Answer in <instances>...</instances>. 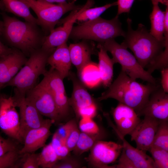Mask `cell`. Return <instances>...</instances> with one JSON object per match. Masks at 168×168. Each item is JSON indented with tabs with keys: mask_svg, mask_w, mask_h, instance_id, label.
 Segmentation results:
<instances>
[{
	"mask_svg": "<svg viewBox=\"0 0 168 168\" xmlns=\"http://www.w3.org/2000/svg\"><path fill=\"white\" fill-rule=\"evenodd\" d=\"M1 14L2 23L0 28V39L4 44L19 49L27 57L41 48L46 35L40 26L22 21L5 12Z\"/></svg>",
	"mask_w": 168,
	"mask_h": 168,
	"instance_id": "obj_1",
	"label": "cell"
},
{
	"mask_svg": "<svg viewBox=\"0 0 168 168\" xmlns=\"http://www.w3.org/2000/svg\"><path fill=\"white\" fill-rule=\"evenodd\" d=\"M160 85L157 83H140L121 70L117 78L97 100L114 99L132 108L138 114L148 101L151 93Z\"/></svg>",
	"mask_w": 168,
	"mask_h": 168,
	"instance_id": "obj_2",
	"label": "cell"
},
{
	"mask_svg": "<svg viewBox=\"0 0 168 168\" xmlns=\"http://www.w3.org/2000/svg\"><path fill=\"white\" fill-rule=\"evenodd\" d=\"M127 23V31L121 44L130 49L142 67L146 68L163 51L168 42V29L164 30V40L160 41L154 38L143 24H139L137 29L134 30L132 20L128 18Z\"/></svg>",
	"mask_w": 168,
	"mask_h": 168,
	"instance_id": "obj_3",
	"label": "cell"
},
{
	"mask_svg": "<svg viewBox=\"0 0 168 168\" xmlns=\"http://www.w3.org/2000/svg\"><path fill=\"white\" fill-rule=\"evenodd\" d=\"M39 49L33 52L24 66L5 86H11L20 93H26L36 85L39 77L47 72L48 58L55 49Z\"/></svg>",
	"mask_w": 168,
	"mask_h": 168,
	"instance_id": "obj_4",
	"label": "cell"
},
{
	"mask_svg": "<svg viewBox=\"0 0 168 168\" xmlns=\"http://www.w3.org/2000/svg\"><path fill=\"white\" fill-rule=\"evenodd\" d=\"M125 34L118 17L116 16L112 19L107 20L100 16L73 26L69 37L74 40H88L103 43L118 36L124 37Z\"/></svg>",
	"mask_w": 168,
	"mask_h": 168,
	"instance_id": "obj_5",
	"label": "cell"
},
{
	"mask_svg": "<svg viewBox=\"0 0 168 168\" xmlns=\"http://www.w3.org/2000/svg\"><path fill=\"white\" fill-rule=\"evenodd\" d=\"M35 12L41 27L45 35H48L58 24L61 17L70 11L78 10L83 5H77L76 0L57 4L42 2L37 0H21Z\"/></svg>",
	"mask_w": 168,
	"mask_h": 168,
	"instance_id": "obj_6",
	"label": "cell"
},
{
	"mask_svg": "<svg viewBox=\"0 0 168 168\" xmlns=\"http://www.w3.org/2000/svg\"><path fill=\"white\" fill-rule=\"evenodd\" d=\"M99 43L107 51L110 52L115 63H119L121 70L132 79L136 80L139 78L148 83H157L156 79L142 67L134 56L127 48L117 42L114 39Z\"/></svg>",
	"mask_w": 168,
	"mask_h": 168,
	"instance_id": "obj_7",
	"label": "cell"
},
{
	"mask_svg": "<svg viewBox=\"0 0 168 168\" xmlns=\"http://www.w3.org/2000/svg\"><path fill=\"white\" fill-rule=\"evenodd\" d=\"M25 98L43 116L55 123L61 120L51 92L41 81L26 93Z\"/></svg>",
	"mask_w": 168,
	"mask_h": 168,
	"instance_id": "obj_8",
	"label": "cell"
},
{
	"mask_svg": "<svg viewBox=\"0 0 168 168\" xmlns=\"http://www.w3.org/2000/svg\"><path fill=\"white\" fill-rule=\"evenodd\" d=\"M15 104L19 108V135L23 144L24 138L30 130L39 128L46 121L37 109L25 98V95L14 91Z\"/></svg>",
	"mask_w": 168,
	"mask_h": 168,
	"instance_id": "obj_9",
	"label": "cell"
},
{
	"mask_svg": "<svg viewBox=\"0 0 168 168\" xmlns=\"http://www.w3.org/2000/svg\"><path fill=\"white\" fill-rule=\"evenodd\" d=\"M122 149V145L120 144L99 140L90 150L86 161L89 166L91 167L115 168V165H108L116 161Z\"/></svg>",
	"mask_w": 168,
	"mask_h": 168,
	"instance_id": "obj_10",
	"label": "cell"
},
{
	"mask_svg": "<svg viewBox=\"0 0 168 168\" xmlns=\"http://www.w3.org/2000/svg\"><path fill=\"white\" fill-rule=\"evenodd\" d=\"M41 82L49 89L53 96L61 120L69 114L70 106L63 82V79L54 69L50 68L44 75Z\"/></svg>",
	"mask_w": 168,
	"mask_h": 168,
	"instance_id": "obj_11",
	"label": "cell"
},
{
	"mask_svg": "<svg viewBox=\"0 0 168 168\" xmlns=\"http://www.w3.org/2000/svg\"><path fill=\"white\" fill-rule=\"evenodd\" d=\"M12 96L5 97L0 102V128L12 139L22 143L19 135V114Z\"/></svg>",
	"mask_w": 168,
	"mask_h": 168,
	"instance_id": "obj_12",
	"label": "cell"
},
{
	"mask_svg": "<svg viewBox=\"0 0 168 168\" xmlns=\"http://www.w3.org/2000/svg\"><path fill=\"white\" fill-rule=\"evenodd\" d=\"M90 7V4L86 2L80 10L72 11L67 19L59 21L58 24L63 23V26L54 28L46 36L41 47L46 49H54L67 42L77 17L83 11Z\"/></svg>",
	"mask_w": 168,
	"mask_h": 168,
	"instance_id": "obj_13",
	"label": "cell"
},
{
	"mask_svg": "<svg viewBox=\"0 0 168 168\" xmlns=\"http://www.w3.org/2000/svg\"><path fill=\"white\" fill-rule=\"evenodd\" d=\"M28 58L22 52L15 48L0 57V91L16 74Z\"/></svg>",
	"mask_w": 168,
	"mask_h": 168,
	"instance_id": "obj_14",
	"label": "cell"
},
{
	"mask_svg": "<svg viewBox=\"0 0 168 168\" xmlns=\"http://www.w3.org/2000/svg\"><path fill=\"white\" fill-rule=\"evenodd\" d=\"M160 120L145 116L130 134L131 140L135 141L136 148L146 152L152 146Z\"/></svg>",
	"mask_w": 168,
	"mask_h": 168,
	"instance_id": "obj_15",
	"label": "cell"
},
{
	"mask_svg": "<svg viewBox=\"0 0 168 168\" xmlns=\"http://www.w3.org/2000/svg\"><path fill=\"white\" fill-rule=\"evenodd\" d=\"M138 115L146 116L159 120H168V94L161 85L151 94L148 100Z\"/></svg>",
	"mask_w": 168,
	"mask_h": 168,
	"instance_id": "obj_16",
	"label": "cell"
},
{
	"mask_svg": "<svg viewBox=\"0 0 168 168\" xmlns=\"http://www.w3.org/2000/svg\"><path fill=\"white\" fill-rule=\"evenodd\" d=\"M112 114L117 129L124 137L130 135L141 120L133 109L120 102L114 109Z\"/></svg>",
	"mask_w": 168,
	"mask_h": 168,
	"instance_id": "obj_17",
	"label": "cell"
},
{
	"mask_svg": "<svg viewBox=\"0 0 168 168\" xmlns=\"http://www.w3.org/2000/svg\"><path fill=\"white\" fill-rule=\"evenodd\" d=\"M54 122L49 119L41 126L32 129L26 135L23 141V147L19 150L22 154L26 152H35L39 149L43 147L51 134L50 128Z\"/></svg>",
	"mask_w": 168,
	"mask_h": 168,
	"instance_id": "obj_18",
	"label": "cell"
},
{
	"mask_svg": "<svg viewBox=\"0 0 168 168\" xmlns=\"http://www.w3.org/2000/svg\"><path fill=\"white\" fill-rule=\"evenodd\" d=\"M68 77H69L73 84L72 96L69 98V104L77 119L80 111L96 104L83 84L76 77L74 73L70 72Z\"/></svg>",
	"mask_w": 168,
	"mask_h": 168,
	"instance_id": "obj_19",
	"label": "cell"
},
{
	"mask_svg": "<svg viewBox=\"0 0 168 168\" xmlns=\"http://www.w3.org/2000/svg\"><path fill=\"white\" fill-rule=\"evenodd\" d=\"M110 126L115 131L117 135L122 141L123 149L125 154L133 161L136 168H155L154 161L146 152L135 148L131 146L117 129L112 122L108 114L105 116Z\"/></svg>",
	"mask_w": 168,
	"mask_h": 168,
	"instance_id": "obj_20",
	"label": "cell"
},
{
	"mask_svg": "<svg viewBox=\"0 0 168 168\" xmlns=\"http://www.w3.org/2000/svg\"><path fill=\"white\" fill-rule=\"evenodd\" d=\"M72 63L77 69L78 74L88 64L91 63V56L95 53V45L86 40L68 46Z\"/></svg>",
	"mask_w": 168,
	"mask_h": 168,
	"instance_id": "obj_21",
	"label": "cell"
},
{
	"mask_svg": "<svg viewBox=\"0 0 168 168\" xmlns=\"http://www.w3.org/2000/svg\"><path fill=\"white\" fill-rule=\"evenodd\" d=\"M47 64L55 70L63 79L68 77L72 63L67 42L56 48L49 57Z\"/></svg>",
	"mask_w": 168,
	"mask_h": 168,
	"instance_id": "obj_22",
	"label": "cell"
},
{
	"mask_svg": "<svg viewBox=\"0 0 168 168\" xmlns=\"http://www.w3.org/2000/svg\"><path fill=\"white\" fill-rule=\"evenodd\" d=\"M97 47L99 50L98 52L99 62L97 66L101 82L105 87H108L112 83L115 63L100 43H98Z\"/></svg>",
	"mask_w": 168,
	"mask_h": 168,
	"instance_id": "obj_23",
	"label": "cell"
},
{
	"mask_svg": "<svg viewBox=\"0 0 168 168\" xmlns=\"http://www.w3.org/2000/svg\"><path fill=\"white\" fill-rule=\"evenodd\" d=\"M0 9L2 12L12 13L23 18L25 21L36 24L39 26L38 19L31 14L30 8L21 0H1Z\"/></svg>",
	"mask_w": 168,
	"mask_h": 168,
	"instance_id": "obj_24",
	"label": "cell"
},
{
	"mask_svg": "<svg viewBox=\"0 0 168 168\" xmlns=\"http://www.w3.org/2000/svg\"><path fill=\"white\" fill-rule=\"evenodd\" d=\"M153 6L149 17L151 23L150 33L157 40H165L164 32L165 27V12L161 10L158 2H152Z\"/></svg>",
	"mask_w": 168,
	"mask_h": 168,
	"instance_id": "obj_25",
	"label": "cell"
},
{
	"mask_svg": "<svg viewBox=\"0 0 168 168\" xmlns=\"http://www.w3.org/2000/svg\"><path fill=\"white\" fill-rule=\"evenodd\" d=\"M103 133L90 134L81 132L76 145L72 151L76 156H79L90 150L95 143L103 137Z\"/></svg>",
	"mask_w": 168,
	"mask_h": 168,
	"instance_id": "obj_26",
	"label": "cell"
},
{
	"mask_svg": "<svg viewBox=\"0 0 168 168\" xmlns=\"http://www.w3.org/2000/svg\"><path fill=\"white\" fill-rule=\"evenodd\" d=\"M59 161L58 156L51 143L43 147L41 152L39 153L40 167L43 168H53Z\"/></svg>",
	"mask_w": 168,
	"mask_h": 168,
	"instance_id": "obj_27",
	"label": "cell"
},
{
	"mask_svg": "<svg viewBox=\"0 0 168 168\" xmlns=\"http://www.w3.org/2000/svg\"><path fill=\"white\" fill-rule=\"evenodd\" d=\"M152 146L168 151V120H160Z\"/></svg>",
	"mask_w": 168,
	"mask_h": 168,
	"instance_id": "obj_28",
	"label": "cell"
},
{
	"mask_svg": "<svg viewBox=\"0 0 168 168\" xmlns=\"http://www.w3.org/2000/svg\"><path fill=\"white\" fill-rule=\"evenodd\" d=\"M116 5H117V3L116 2H115L102 6L87 8L79 15L77 20L80 21H86L93 20L100 17L102 13L109 8Z\"/></svg>",
	"mask_w": 168,
	"mask_h": 168,
	"instance_id": "obj_29",
	"label": "cell"
},
{
	"mask_svg": "<svg viewBox=\"0 0 168 168\" xmlns=\"http://www.w3.org/2000/svg\"><path fill=\"white\" fill-rule=\"evenodd\" d=\"M149 151L153 157L155 168H168V151L154 146Z\"/></svg>",
	"mask_w": 168,
	"mask_h": 168,
	"instance_id": "obj_30",
	"label": "cell"
},
{
	"mask_svg": "<svg viewBox=\"0 0 168 168\" xmlns=\"http://www.w3.org/2000/svg\"><path fill=\"white\" fill-rule=\"evenodd\" d=\"M19 150L10 151L0 156V168H17L21 156Z\"/></svg>",
	"mask_w": 168,
	"mask_h": 168,
	"instance_id": "obj_31",
	"label": "cell"
},
{
	"mask_svg": "<svg viewBox=\"0 0 168 168\" xmlns=\"http://www.w3.org/2000/svg\"><path fill=\"white\" fill-rule=\"evenodd\" d=\"M21 155L17 163V168H38L40 167L39 154L26 152Z\"/></svg>",
	"mask_w": 168,
	"mask_h": 168,
	"instance_id": "obj_32",
	"label": "cell"
},
{
	"mask_svg": "<svg viewBox=\"0 0 168 168\" xmlns=\"http://www.w3.org/2000/svg\"><path fill=\"white\" fill-rule=\"evenodd\" d=\"M51 143L59 160L69 155L70 151L67 147L65 141L55 132L53 135Z\"/></svg>",
	"mask_w": 168,
	"mask_h": 168,
	"instance_id": "obj_33",
	"label": "cell"
},
{
	"mask_svg": "<svg viewBox=\"0 0 168 168\" xmlns=\"http://www.w3.org/2000/svg\"><path fill=\"white\" fill-rule=\"evenodd\" d=\"M80 119L78 127L81 132L92 134L102 133L92 118L84 117Z\"/></svg>",
	"mask_w": 168,
	"mask_h": 168,
	"instance_id": "obj_34",
	"label": "cell"
},
{
	"mask_svg": "<svg viewBox=\"0 0 168 168\" xmlns=\"http://www.w3.org/2000/svg\"><path fill=\"white\" fill-rule=\"evenodd\" d=\"M81 131L75 119L71 120L70 129L65 140L66 144L71 152L74 149L79 139Z\"/></svg>",
	"mask_w": 168,
	"mask_h": 168,
	"instance_id": "obj_35",
	"label": "cell"
},
{
	"mask_svg": "<svg viewBox=\"0 0 168 168\" xmlns=\"http://www.w3.org/2000/svg\"><path fill=\"white\" fill-rule=\"evenodd\" d=\"M83 167L79 159L69 155L59 160L53 168H80Z\"/></svg>",
	"mask_w": 168,
	"mask_h": 168,
	"instance_id": "obj_36",
	"label": "cell"
},
{
	"mask_svg": "<svg viewBox=\"0 0 168 168\" xmlns=\"http://www.w3.org/2000/svg\"><path fill=\"white\" fill-rule=\"evenodd\" d=\"M118 163L115 168H136L133 161L127 156L123 149Z\"/></svg>",
	"mask_w": 168,
	"mask_h": 168,
	"instance_id": "obj_37",
	"label": "cell"
},
{
	"mask_svg": "<svg viewBox=\"0 0 168 168\" xmlns=\"http://www.w3.org/2000/svg\"><path fill=\"white\" fill-rule=\"evenodd\" d=\"M135 0H117L118 12L116 16L123 13H129Z\"/></svg>",
	"mask_w": 168,
	"mask_h": 168,
	"instance_id": "obj_38",
	"label": "cell"
},
{
	"mask_svg": "<svg viewBox=\"0 0 168 168\" xmlns=\"http://www.w3.org/2000/svg\"><path fill=\"white\" fill-rule=\"evenodd\" d=\"M71 124V120L59 127L55 133L65 141L69 133Z\"/></svg>",
	"mask_w": 168,
	"mask_h": 168,
	"instance_id": "obj_39",
	"label": "cell"
},
{
	"mask_svg": "<svg viewBox=\"0 0 168 168\" xmlns=\"http://www.w3.org/2000/svg\"><path fill=\"white\" fill-rule=\"evenodd\" d=\"M161 86L163 91L166 93L168 92V67L161 70Z\"/></svg>",
	"mask_w": 168,
	"mask_h": 168,
	"instance_id": "obj_40",
	"label": "cell"
},
{
	"mask_svg": "<svg viewBox=\"0 0 168 168\" xmlns=\"http://www.w3.org/2000/svg\"><path fill=\"white\" fill-rule=\"evenodd\" d=\"M12 48L4 44L0 39V57L9 53L12 51Z\"/></svg>",
	"mask_w": 168,
	"mask_h": 168,
	"instance_id": "obj_41",
	"label": "cell"
},
{
	"mask_svg": "<svg viewBox=\"0 0 168 168\" xmlns=\"http://www.w3.org/2000/svg\"><path fill=\"white\" fill-rule=\"evenodd\" d=\"M39 1L49 3H54V2L61 3L66 1L67 0H37Z\"/></svg>",
	"mask_w": 168,
	"mask_h": 168,
	"instance_id": "obj_42",
	"label": "cell"
},
{
	"mask_svg": "<svg viewBox=\"0 0 168 168\" xmlns=\"http://www.w3.org/2000/svg\"><path fill=\"white\" fill-rule=\"evenodd\" d=\"M152 2H157L158 3L160 2L161 3L165 5H168V0H151Z\"/></svg>",
	"mask_w": 168,
	"mask_h": 168,
	"instance_id": "obj_43",
	"label": "cell"
},
{
	"mask_svg": "<svg viewBox=\"0 0 168 168\" xmlns=\"http://www.w3.org/2000/svg\"><path fill=\"white\" fill-rule=\"evenodd\" d=\"M6 96V95H5L2 94L0 93V102Z\"/></svg>",
	"mask_w": 168,
	"mask_h": 168,
	"instance_id": "obj_44",
	"label": "cell"
},
{
	"mask_svg": "<svg viewBox=\"0 0 168 168\" xmlns=\"http://www.w3.org/2000/svg\"><path fill=\"white\" fill-rule=\"evenodd\" d=\"M5 139L0 135V144Z\"/></svg>",
	"mask_w": 168,
	"mask_h": 168,
	"instance_id": "obj_45",
	"label": "cell"
},
{
	"mask_svg": "<svg viewBox=\"0 0 168 168\" xmlns=\"http://www.w3.org/2000/svg\"><path fill=\"white\" fill-rule=\"evenodd\" d=\"M2 21H1V20H0V28L2 26Z\"/></svg>",
	"mask_w": 168,
	"mask_h": 168,
	"instance_id": "obj_46",
	"label": "cell"
}]
</instances>
